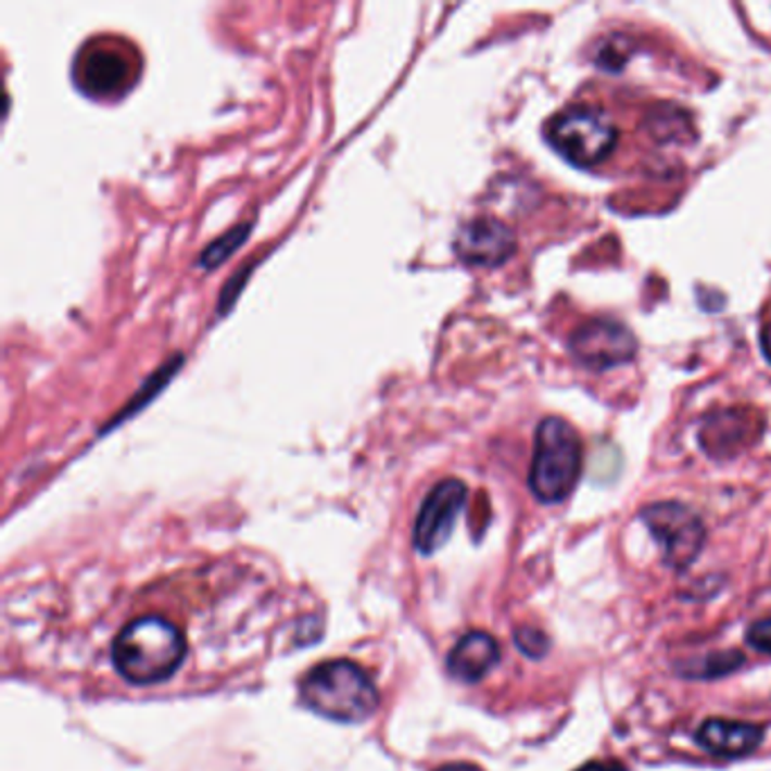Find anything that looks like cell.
I'll return each instance as SVG.
<instances>
[{
	"label": "cell",
	"mask_w": 771,
	"mask_h": 771,
	"mask_svg": "<svg viewBox=\"0 0 771 771\" xmlns=\"http://www.w3.org/2000/svg\"><path fill=\"white\" fill-rule=\"evenodd\" d=\"M114 666L123 679L150 685L173 677L186 656V641L177 624L148 616L129 622L114 641Z\"/></svg>",
	"instance_id": "obj_1"
},
{
	"label": "cell",
	"mask_w": 771,
	"mask_h": 771,
	"mask_svg": "<svg viewBox=\"0 0 771 771\" xmlns=\"http://www.w3.org/2000/svg\"><path fill=\"white\" fill-rule=\"evenodd\" d=\"M301 697L321 718L346 724L369 720L380 704L369 674L351 660H330L313 668L301 683Z\"/></svg>",
	"instance_id": "obj_2"
},
{
	"label": "cell",
	"mask_w": 771,
	"mask_h": 771,
	"mask_svg": "<svg viewBox=\"0 0 771 771\" xmlns=\"http://www.w3.org/2000/svg\"><path fill=\"white\" fill-rule=\"evenodd\" d=\"M582 473V442L577 430L559 417H547L534 434L530 489L545 505L566 501Z\"/></svg>",
	"instance_id": "obj_3"
},
{
	"label": "cell",
	"mask_w": 771,
	"mask_h": 771,
	"mask_svg": "<svg viewBox=\"0 0 771 771\" xmlns=\"http://www.w3.org/2000/svg\"><path fill=\"white\" fill-rule=\"evenodd\" d=\"M545 139L577 168H593L614 152L618 129L599 109L572 106L547 123Z\"/></svg>",
	"instance_id": "obj_4"
},
{
	"label": "cell",
	"mask_w": 771,
	"mask_h": 771,
	"mask_svg": "<svg viewBox=\"0 0 771 771\" xmlns=\"http://www.w3.org/2000/svg\"><path fill=\"white\" fill-rule=\"evenodd\" d=\"M652 536L663 545V559L672 568L691 566L704 547L706 528L702 518L681 503H654L641 511Z\"/></svg>",
	"instance_id": "obj_5"
},
{
	"label": "cell",
	"mask_w": 771,
	"mask_h": 771,
	"mask_svg": "<svg viewBox=\"0 0 771 771\" xmlns=\"http://www.w3.org/2000/svg\"><path fill=\"white\" fill-rule=\"evenodd\" d=\"M134 54L127 52V46L116 39L89 41L79 50L75 62V81L77 87L96 98H106L129 89L136 79Z\"/></svg>",
	"instance_id": "obj_6"
},
{
	"label": "cell",
	"mask_w": 771,
	"mask_h": 771,
	"mask_svg": "<svg viewBox=\"0 0 771 771\" xmlns=\"http://www.w3.org/2000/svg\"><path fill=\"white\" fill-rule=\"evenodd\" d=\"M570 351L584 367L604 371L629 363L639 351V342L620 321L591 319L572 333Z\"/></svg>",
	"instance_id": "obj_7"
},
{
	"label": "cell",
	"mask_w": 771,
	"mask_h": 771,
	"mask_svg": "<svg viewBox=\"0 0 771 771\" xmlns=\"http://www.w3.org/2000/svg\"><path fill=\"white\" fill-rule=\"evenodd\" d=\"M464 505L466 484L462 480L448 478L432 486L415 522V547L421 555H432L446 545Z\"/></svg>",
	"instance_id": "obj_8"
},
{
	"label": "cell",
	"mask_w": 771,
	"mask_h": 771,
	"mask_svg": "<svg viewBox=\"0 0 771 771\" xmlns=\"http://www.w3.org/2000/svg\"><path fill=\"white\" fill-rule=\"evenodd\" d=\"M516 252V233L495 217L464 223L455 236V254L473 267H498Z\"/></svg>",
	"instance_id": "obj_9"
},
{
	"label": "cell",
	"mask_w": 771,
	"mask_h": 771,
	"mask_svg": "<svg viewBox=\"0 0 771 771\" xmlns=\"http://www.w3.org/2000/svg\"><path fill=\"white\" fill-rule=\"evenodd\" d=\"M760 432L758 419L749 409H718L704 421L699 442L710 457L726 459L745 451Z\"/></svg>",
	"instance_id": "obj_10"
},
{
	"label": "cell",
	"mask_w": 771,
	"mask_h": 771,
	"mask_svg": "<svg viewBox=\"0 0 771 771\" xmlns=\"http://www.w3.org/2000/svg\"><path fill=\"white\" fill-rule=\"evenodd\" d=\"M764 731L749 722L708 720L697 733L699 745L720 758H745L762 745Z\"/></svg>",
	"instance_id": "obj_11"
},
{
	"label": "cell",
	"mask_w": 771,
	"mask_h": 771,
	"mask_svg": "<svg viewBox=\"0 0 771 771\" xmlns=\"http://www.w3.org/2000/svg\"><path fill=\"white\" fill-rule=\"evenodd\" d=\"M501 658V647L484 631H471L457 641L448 654V670L455 679L476 683L486 677Z\"/></svg>",
	"instance_id": "obj_12"
},
{
	"label": "cell",
	"mask_w": 771,
	"mask_h": 771,
	"mask_svg": "<svg viewBox=\"0 0 771 771\" xmlns=\"http://www.w3.org/2000/svg\"><path fill=\"white\" fill-rule=\"evenodd\" d=\"M181 365H184V355H175L173 361H168L163 367H159V369L143 382V388H141L139 392H136V394L131 396V401L118 412L116 419H114L112 424H106V428H114V426L123 424L125 419H129L131 415H136V412H139L141 407H146V405L165 388V384L170 382V378L177 374V369H179Z\"/></svg>",
	"instance_id": "obj_13"
},
{
	"label": "cell",
	"mask_w": 771,
	"mask_h": 771,
	"mask_svg": "<svg viewBox=\"0 0 771 771\" xmlns=\"http://www.w3.org/2000/svg\"><path fill=\"white\" fill-rule=\"evenodd\" d=\"M250 231H252V223H242V225L233 227L231 231H227L225 236H219L202 252L198 265L202 269L219 267L225 261L231 258V254H236L240 250V247L244 244V240L250 238Z\"/></svg>",
	"instance_id": "obj_14"
},
{
	"label": "cell",
	"mask_w": 771,
	"mask_h": 771,
	"mask_svg": "<svg viewBox=\"0 0 771 771\" xmlns=\"http://www.w3.org/2000/svg\"><path fill=\"white\" fill-rule=\"evenodd\" d=\"M742 663H745V656L735 649H729V652L710 654V656L697 660V663H693L691 670H683V672L687 677H699V679H720V677H726L733 670H737Z\"/></svg>",
	"instance_id": "obj_15"
},
{
	"label": "cell",
	"mask_w": 771,
	"mask_h": 771,
	"mask_svg": "<svg viewBox=\"0 0 771 771\" xmlns=\"http://www.w3.org/2000/svg\"><path fill=\"white\" fill-rule=\"evenodd\" d=\"M516 645L522 652H526L528 656H532V658L543 656L547 652V647H549L545 633L539 631V629H532V627H520L516 631Z\"/></svg>",
	"instance_id": "obj_16"
},
{
	"label": "cell",
	"mask_w": 771,
	"mask_h": 771,
	"mask_svg": "<svg viewBox=\"0 0 771 771\" xmlns=\"http://www.w3.org/2000/svg\"><path fill=\"white\" fill-rule=\"evenodd\" d=\"M747 643L762 654H771V618L758 620L747 631Z\"/></svg>",
	"instance_id": "obj_17"
},
{
	"label": "cell",
	"mask_w": 771,
	"mask_h": 771,
	"mask_svg": "<svg viewBox=\"0 0 771 771\" xmlns=\"http://www.w3.org/2000/svg\"><path fill=\"white\" fill-rule=\"evenodd\" d=\"M247 277H250V265H244V267L238 271V277H233V279L225 286L223 296H219V304H217L219 315L229 313V308H231V304L236 301V296L240 294V288H242V283L247 281Z\"/></svg>",
	"instance_id": "obj_18"
},
{
	"label": "cell",
	"mask_w": 771,
	"mask_h": 771,
	"mask_svg": "<svg viewBox=\"0 0 771 771\" xmlns=\"http://www.w3.org/2000/svg\"><path fill=\"white\" fill-rule=\"evenodd\" d=\"M577 771H627V767H622L620 762H604V760H595V762H589L584 767H580Z\"/></svg>",
	"instance_id": "obj_19"
},
{
	"label": "cell",
	"mask_w": 771,
	"mask_h": 771,
	"mask_svg": "<svg viewBox=\"0 0 771 771\" xmlns=\"http://www.w3.org/2000/svg\"><path fill=\"white\" fill-rule=\"evenodd\" d=\"M434 771H482L480 767L476 764H468V762H453V764H444V767H439Z\"/></svg>",
	"instance_id": "obj_20"
},
{
	"label": "cell",
	"mask_w": 771,
	"mask_h": 771,
	"mask_svg": "<svg viewBox=\"0 0 771 771\" xmlns=\"http://www.w3.org/2000/svg\"><path fill=\"white\" fill-rule=\"evenodd\" d=\"M760 342H762V353H764V357L771 363V324L762 330Z\"/></svg>",
	"instance_id": "obj_21"
}]
</instances>
